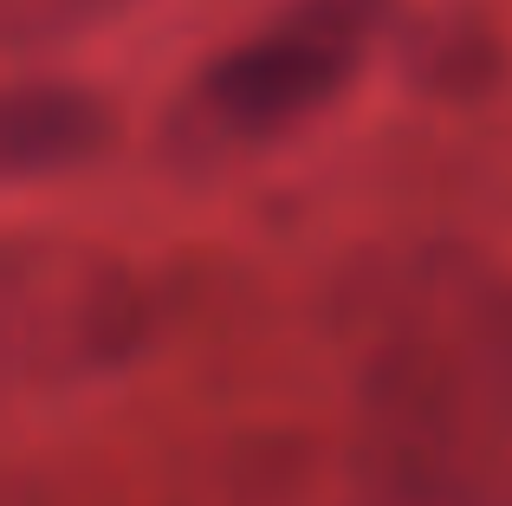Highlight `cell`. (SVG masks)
<instances>
[{
	"label": "cell",
	"mask_w": 512,
	"mask_h": 506,
	"mask_svg": "<svg viewBox=\"0 0 512 506\" xmlns=\"http://www.w3.org/2000/svg\"><path fill=\"white\" fill-rule=\"evenodd\" d=\"M383 26L389 0H286L266 26L188 78L169 143L188 163L273 150L344 98Z\"/></svg>",
	"instance_id": "obj_2"
},
{
	"label": "cell",
	"mask_w": 512,
	"mask_h": 506,
	"mask_svg": "<svg viewBox=\"0 0 512 506\" xmlns=\"http://www.w3.org/2000/svg\"><path fill=\"white\" fill-rule=\"evenodd\" d=\"M150 338V299L124 260L72 241H13L0 266V344L13 383L72 390L130 364Z\"/></svg>",
	"instance_id": "obj_3"
},
{
	"label": "cell",
	"mask_w": 512,
	"mask_h": 506,
	"mask_svg": "<svg viewBox=\"0 0 512 506\" xmlns=\"http://www.w3.org/2000/svg\"><path fill=\"white\" fill-rule=\"evenodd\" d=\"M111 143V104L72 78H26L0 104V169L7 182H39L91 163Z\"/></svg>",
	"instance_id": "obj_4"
},
{
	"label": "cell",
	"mask_w": 512,
	"mask_h": 506,
	"mask_svg": "<svg viewBox=\"0 0 512 506\" xmlns=\"http://www.w3.org/2000/svg\"><path fill=\"white\" fill-rule=\"evenodd\" d=\"M227 506H402L363 448L260 442L234 468Z\"/></svg>",
	"instance_id": "obj_5"
},
{
	"label": "cell",
	"mask_w": 512,
	"mask_h": 506,
	"mask_svg": "<svg viewBox=\"0 0 512 506\" xmlns=\"http://www.w3.org/2000/svg\"><path fill=\"white\" fill-rule=\"evenodd\" d=\"M357 448L402 506L512 481V266L415 247L350 305Z\"/></svg>",
	"instance_id": "obj_1"
},
{
	"label": "cell",
	"mask_w": 512,
	"mask_h": 506,
	"mask_svg": "<svg viewBox=\"0 0 512 506\" xmlns=\"http://www.w3.org/2000/svg\"><path fill=\"white\" fill-rule=\"evenodd\" d=\"M130 0H0V26L13 46H59V39L91 33L98 20L124 13Z\"/></svg>",
	"instance_id": "obj_6"
}]
</instances>
